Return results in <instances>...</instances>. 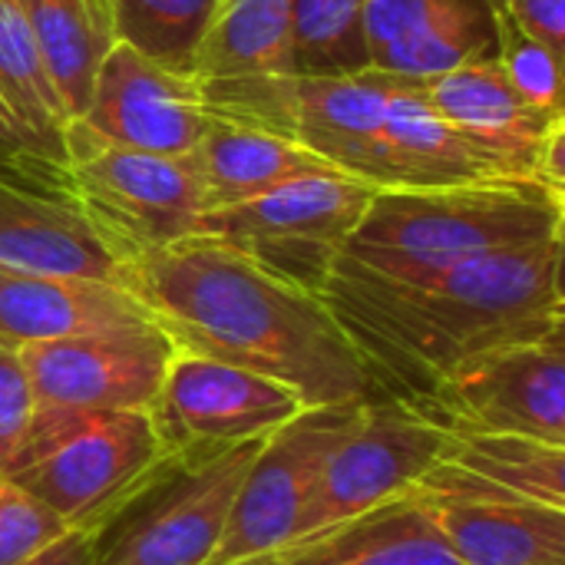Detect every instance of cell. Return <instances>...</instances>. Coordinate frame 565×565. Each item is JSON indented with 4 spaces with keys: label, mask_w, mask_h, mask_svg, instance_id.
<instances>
[{
    "label": "cell",
    "mask_w": 565,
    "mask_h": 565,
    "mask_svg": "<svg viewBox=\"0 0 565 565\" xmlns=\"http://www.w3.org/2000/svg\"><path fill=\"white\" fill-rule=\"evenodd\" d=\"M321 298L377 394L417 404L477 358L563 331V238L483 255L420 281L377 278L338 258Z\"/></svg>",
    "instance_id": "cell-1"
},
{
    "label": "cell",
    "mask_w": 565,
    "mask_h": 565,
    "mask_svg": "<svg viewBox=\"0 0 565 565\" xmlns=\"http://www.w3.org/2000/svg\"><path fill=\"white\" fill-rule=\"evenodd\" d=\"M132 295L175 348L281 381L308 407L377 397L324 298L218 238L192 235L136 255Z\"/></svg>",
    "instance_id": "cell-2"
},
{
    "label": "cell",
    "mask_w": 565,
    "mask_h": 565,
    "mask_svg": "<svg viewBox=\"0 0 565 565\" xmlns=\"http://www.w3.org/2000/svg\"><path fill=\"white\" fill-rule=\"evenodd\" d=\"M563 192L543 182L377 189L344 242L354 268L420 281L483 255L563 238Z\"/></svg>",
    "instance_id": "cell-3"
},
{
    "label": "cell",
    "mask_w": 565,
    "mask_h": 565,
    "mask_svg": "<svg viewBox=\"0 0 565 565\" xmlns=\"http://www.w3.org/2000/svg\"><path fill=\"white\" fill-rule=\"evenodd\" d=\"M166 460L149 411L36 407L7 477L66 526L103 530Z\"/></svg>",
    "instance_id": "cell-4"
},
{
    "label": "cell",
    "mask_w": 565,
    "mask_h": 565,
    "mask_svg": "<svg viewBox=\"0 0 565 565\" xmlns=\"http://www.w3.org/2000/svg\"><path fill=\"white\" fill-rule=\"evenodd\" d=\"M66 169L83 209L132 258L199 235L205 192L189 156H162L116 146L89 132L79 119L66 122Z\"/></svg>",
    "instance_id": "cell-5"
},
{
    "label": "cell",
    "mask_w": 565,
    "mask_h": 565,
    "mask_svg": "<svg viewBox=\"0 0 565 565\" xmlns=\"http://www.w3.org/2000/svg\"><path fill=\"white\" fill-rule=\"evenodd\" d=\"M262 440L199 463L166 460L96 536L93 565H209Z\"/></svg>",
    "instance_id": "cell-6"
},
{
    "label": "cell",
    "mask_w": 565,
    "mask_h": 565,
    "mask_svg": "<svg viewBox=\"0 0 565 565\" xmlns=\"http://www.w3.org/2000/svg\"><path fill=\"white\" fill-rule=\"evenodd\" d=\"M374 192V185L344 172L308 175L202 215L199 235L218 238L271 275L321 295Z\"/></svg>",
    "instance_id": "cell-7"
},
{
    "label": "cell",
    "mask_w": 565,
    "mask_h": 565,
    "mask_svg": "<svg viewBox=\"0 0 565 565\" xmlns=\"http://www.w3.org/2000/svg\"><path fill=\"white\" fill-rule=\"evenodd\" d=\"M358 414L361 404L305 407L262 440L209 565H258L298 543L321 470Z\"/></svg>",
    "instance_id": "cell-8"
},
{
    "label": "cell",
    "mask_w": 565,
    "mask_h": 565,
    "mask_svg": "<svg viewBox=\"0 0 565 565\" xmlns=\"http://www.w3.org/2000/svg\"><path fill=\"white\" fill-rule=\"evenodd\" d=\"M450 437L440 420L411 401L381 394L364 401L354 427L338 440L321 470L298 540L411 493L444 460Z\"/></svg>",
    "instance_id": "cell-9"
},
{
    "label": "cell",
    "mask_w": 565,
    "mask_h": 565,
    "mask_svg": "<svg viewBox=\"0 0 565 565\" xmlns=\"http://www.w3.org/2000/svg\"><path fill=\"white\" fill-rule=\"evenodd\" d=\"M305 407L281 381L179 348L149 414L166 457L199 463L271 437Z\"/></svg>",
    "instance_id": "cell-10"
},
{
    "label": "cell",
    "mask_w": 565,
    "mask_h": 565,
    "mask_svg": "<svg viewBox=\"0 0 565 565\" xmlns=\"http://www.w3.org/2000/svg\"><path fill=\"white\" fill-rule=\"evenodd\" d=\"M417 407L447 430L510 434L565 447V328L477 358Z\"/></svg>",
    "instance_id": "cell-11"
},
{
    "label": "cell",
    "mask_w": 565,
    "mask_h": 565,
    "mask_svg": "<svg viewBox=\"0 0 565 565\" xmlns=\"http://www.w3.org/2000/svg\"><path fill=\"white\" fill-rule=\"evenodd\" d=\"M175 351V341L149 321L23 344L20 361L36 407L152 411Z\"/></svg>",
    "instance_id": "cell-12"
},
{
    "label": "cell",
    "mask_w": 565,
    "mask_h": 565,
    "mask_svg": "<svg viewBox=\"0 0 565 565\" xmlns=\"http://www.w3.org/2000/svg\"><path fill=\"white\" fill-rule=\"evenodd\" d=\"M414 497L463 565H565V510L493 493L447 463Z\"/></svg>",
    "instance_id": "cell-13"
},
{
    "label": "cell",
    "mask_w": 565,
    "mask_h": 565,
    "mask_svg": "<svg viewBox=\"0 0 565 565\" xmlns=\"http://www.w3.org/2000/svg\"><path fill=\"white\" fill-rule=\"evenodd\" d=\"M76 119L116 146L189 156L212 113L195 76L166 70L116 40L96 70L86 109Z\"/></svg>",
    "instance_id": "cell-14"
},
{
    "label": "cell",
    "mask_w": 565,
    "mask_h": 565,
    "mask_svg": "<svg viewBox=\"0 0 565 565\" xmlns=\"http://www.w3.org/2000/svg\"><path fill=\"white\" fill-rule=\"evenodd\" d=\"M424 93L447 122L513 156L536 182L563 192L565 113L533 106L510 83L497 53L427 79Z\"/></svg>",
    "instance_id": "cell-15"
},
{
    "label": "cell",
    "mask_w": 565,
    "mask_h": 565,
    "mask_svg": "<svg viewBox=\"0 0 565 565\" xmlns=\"http://www.w3.org/2000/svg\"><path fill=\"white\" fill-rule=\"evenodd\" d=\"M0 268L106 281L132 291V265L73 195L0 179Z\"/></svg>",
    "instance_id": "cell-16"
},
{
    "label": "cell",
    "mask_w": 565,
    "mask_h": 565,
    "mask_svg": "<svg viewBox=\"0 0 565 565\" xmlns=\"http://www.w3.org/2000/svg\"><path fill=\"white\" fill-rule=\"evenodd\" d=\"M387 142L394 149V189L536 182L513 156L447 122L430 106L420 79L397 73L387 96Z\"/></svg>",
    "instance_id": "cell-17"
},
{
    "label": "cell",
    "mask_w": 565,
    "mask_h": 565,
    "mask_svg": "<svg viewBox=\"0 0 565 565\" xmlns=\"http://www.w3.org/2000/svg\"><path fill=\"white\" fill-rule=\"evenodd\" d=\"M149 308L119 285L0 268V341L10 348L149 324Z\"/></svg>",
    "instance_id": "cell-18"
},
{
    "label": "cell",
    "mask_w": 565,
    "mask_h": 565,
    "mask_svg": "<svg viewBox=\"0 0 565 565\" xmlns=\"http://www.w3.org/2000/svg\"><path fill=\"white\" fill-rule=\"evenodd\" d=\"M189 159L205 192V215L258 199L295 179L338 172L281 132L215 113Z\"/></svg>",
    "instance_id": "cell-19"
},
{
    "label": "cell",
    "mask_w": 565,
    "mask_h": 565,
    "mask_svg": "<svg viewBox=\"0 0 565 565\" xmlns=\"http://www.w3.org/2000/svg\"><path fill=\"white\" fill-rule=\"evenodd\" d=\"M258 565H463L411 493L387 500Z\"/></svg>",
    "instance_id": "cell-20"
},
{
    "label": "cell",
    "mask_w": 565,
    "mask_h": 565,
    "mask_svg": "<svg viewBox=\"0 0 565 565\" xmlns=\"http://www.w3.org/2000/svg\"><path fill=\"white\" fill-rule=\"evenodd\" d=\"M192 76L199 86L295 76L291 0H218Z\"/></svg>",
    "instance_id": "cell-21"
},
{
    "label": "cell",
    "mask_w": 565,
    "mask_h": 565,
    "mask_svg": "<svg viewBox=\"0 0 565 565\" xmlns=\"http://www.w3.org/2000/svg\"><path fill=\"white\" fill-rule=\"evenodd\" d=\"M70 119L83 116L93 79L116 46L113 0H17Z\"/></svg>",
    "instance_id": "cell-22"
},
{
    "label": "cell",
    "mask_w": 565,
    "mask_h": 565,
    "mask_svg": "<svg viewBox=\"0 0 565 565\" xmlns=\"http://www.w3.org/2000/svg\"><path fill=\"white\" fill-rule=\"evenodd\" d=\"M450 434L440 463L493 493L565 510V447L510 434Z\"/></svg>",
    "instance_id": "cell-23"
},
{
    "label": "cell",
    "mask_w": 565,
    "mask_h": 565,
    "mask_svg": "<svg viewBox=\"0 0 565 565\" xmlns=\"http://www.w3.org/2000/svg\"><path fill=\"white\" fill-rule=\"evenodd\" d=\"M0 96L43 142L66 152L70 113L17 0H0Z\"/></svg>",
    "instance_id": "cell-24"
},
{
    "label": "cell",
    "mask_w": 565,
    "mask_h": 565,
    "mask_svg": "<svg viewBox=\"0 0 565 565\" xmlns=\"http://www.w3.org/2000/svg\"><path fill=\"white\" fill-rule=\"evenodd\" d=\"M490 53H497L493 7L490 0H467L447 17L424 26L420 33H411L381 50L371 66L427 83Z\"/></svg>",
    "instance_id": "cell-25"
},
{
    "label": "cell",
    "mask_w": 565,
    "mask_h": 565,
    "mask_svg": "<svg viewBox=\"0 0 565 565\" xmlns=\"http://www.w3.org/2000/svg\"><path fill=\"white\" fill-rule=\"evenodd\" d=\"M218 0H113L116 40L152 63L189 73Z\"/></svg>",
    "instance_id": "cell-26"
},
{
    "label": "cell",
    "mask_w": 565,
    "mask_h": 565,
    "mask_svg": "<svg viewBox=\"0 0 565 565\" xmlns=\"http://www.w3.org/2000/svg\"><path fill=\"white\" fill-rule=\"evenodd\" d=\"M291 43L298 76H344L371 66L364 0H291Z\"/></svg>",
    "instance_id": "cell-27"
},
{
    "label": "cell",
    "mask_w": 565,
    "mask_h": 565,
    "mask_svg": "<svg viewBox=\"0 0 565 565\" xmlns=\"http://www.w3.org/2000/svg\"><path fill=\"white\" fill-rule=\"evenodd\" d=\"M490 7H493V20H497V60H500L503 73L510 76V83L533 106H540L546 113H565L559 56L550 46H543L540 40L526 36L497 0H490Z\"/></svg>",
    "instance_id": "cell-28"
},
{
    "label": "cell",
    "mask_w": 565,
    "mask_h": 565,
    "mask_svg": "<svg viewBox=\"0 0 565 565\" xmlns=\"http://www.w3.org/2000/svg\"><path fill=\"white\" fill-rule=\"evenodd\" d=\"M0 179L36 192L76 199L66 169V152L53 149L30 126H23L17 113L3 103V96H0Z\"/></svg>",
    "instance_id": "cell-29"
},
{
    "label": "cell",
    "mask_w": 565,
    "mask_h": 565,
    "mask_svg": "<svg viewBox=\"0 0 565 565\" xmlns=\"http://www.w3.org/2000/svg\"><path fill=\"white\" fill-rule=\"evenodd\" d=\"M66 526L36 497L0 473V565H23L40 550L56 543Z\"/></svg>",
    "instance_id": "cell-30"
},
{
    "label": "cell",
    "mask_w": 565,
    "mask_h": 565,
    "mask_svg": "<svg viewBox=\"0 0 565 565\" xmlns=\"http://www.w3.org/2000/svg\"><path fill=\"white\" fill-rule=\"evenodd\" d=\"M467 0H364V43L374 60L391 43L420 33Z\"/></svg>",
    "instance_id": "cell-31"
},
{
    "label": "cell",
    "mask_w": 565,
    "mask_h": 565,
    "mask_svg": "<svg viewBox=\"0 0 565 565\" xmlns=\"http://www.w3.org/2000/svg\"><path fill=\"white\" fill-rule=\"evenodd\" d=\"M33 414H36V401L20 351L0 341V473L10 470L33 424Z\"/></svg>",
    "instance_id": "cell-32"
},
{
    "label": "cell",
    "mask_w": 565,
    "mask_h": 565,
    "mask_svg": "<svg viewBox=\"0 0 565 565\" xmlns=\"http://www.w3.org/2000/svg\"><path fill=\"white\" fill-rule=\"evenodd\" d=\"M516 26L550 46L559 60L565 50V0H497Z\"/></svg>",
    "instance_id": "cell-33"
},
{
    "label": "cell",
    "mask_w": 565,
    "mask_h": 565,
    "mask_svg": "<svg viewBox=\"0 0 565 565\" xmlns=\"http://www.w3.org/2000/svg\"><path fill=\"white\" fill-rule=\"evenodd\" d=\"M96 536H99L96 526H73L56 543H50L46 550H40L33 559H26L23 565H93Z\"/></svg>",
    "instance_id": "cell-34"
}]
</instances>
